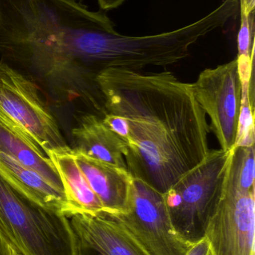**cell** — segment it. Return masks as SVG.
<instances>
[{
    "label": "cell",
    "mask_w": 255,
    "mask_h": 255,
    "mask_svg": "<svg viewBox=\"0 0 255 255\" xmlns=\"http://www.w3.org/2000/svg\"><path fill=\"white\" fill-rule=\"evenodd\" d=\"M106 112L125 121L127 170L165 194L208 157L211 129L192 84L173 73L106 69L96 76Z\"/></svg>",
    "instance_id": "obj_1"
},
{
    "label": "cell",
    "mask_w": 255,
    "mask_h": 255,
    "mask_svg": "<svg viewBox=\"0 0 255 255\" xmlns=\"http://www.w3.org/2000/svg\"><path fill=\"white\" fill-rule=\"evenodd\" d=\"M108 19L82 0H0V61L55 104L80 101L103 116L97 46Z\"/></svg>",
    "instance_id": "obj_2"
},
{
    "label": "cell",
    "mask_w": 255,
    "mask_h": 255,
    "mask_svg": "<svg viewBox=\"0 0 255 255\" xmlns=\"http://www.w3.org/2000/svg\"><path fill=\"white\" fill-rule=\"evenodd\" d=\"M0 230L23 255H77L70 219L30 200L1 175Z\"/></svg>",
    "instance_id": "obj_3"
},
{
    "label": "cell",
    "mask_w": 255,
    "mask_h": 255,
    "mask_svg": "<svg viewBox=\"0 0 255 255\" xmlns=\"http://www.w3.org/2000/svg\"><path fill=\"white\" fill-rule=\"evenodd\" d=\"M232 154V150L211 149L202 163L163 194L174 229L192 245L205 237L221 198Z\"/></svg>",
    "instance_id": "obj_4"
},
{
    "label": "cell",
    "mask_w": 255,
    "mask_h": 255,
    "mask_svg": "<svg viewBox=\"0 0 255 255\" xmlns=\"http://www.w3.org/2000/svg\"><path fill=\"white\" fill-rule=\"evenodd\" d=\"M29 78L0 61V123L40 148L67 146L58 122Z\"/></svg>",
    "instance_id": "obj_5"
},
{
    "label": "cell",
    "mask_w": 255,
    "mask_h": 255,
    "mask_svg": "<svg viewBox=\"0 0 255 255\" xmlns=\"http://www.w3.org/2000/svg\"><path fill=\"white\" fill-rule=\"evenodd\" d=\"M106 214L118 221L148 255H185L191 247L174 229L163 194L139 178L133 177L127 211Z\"/></svg>",
    "instance_id": "obj_6"
},
{
    "label": "cell",
    "mask_w": 255,
    "mask_h": 255,
    "mask_svg": "<svg viewBox=\"0 0 255 255\" xmlns=\"http://www.w3.org/2000/svg\"><path fill=\"white\" fill-rule=\"evenodd\" d=\"M255 189H240L228 168L221 198L205 232L213 255H255Z\"/></svg>",
    "instance_id": "obj_7"
},
{
    "label": "cell",
    "mask_w": 255,
    "mask_h": 255,
    "mask_svg": "<svg viewBox=\"0 0 255 255\" xmlns=\"http://www.w3.org/2000/svg\"><path fill=\"white\" fill-rule=\"evenodd\" d=\"M195 97L211 119L221 149L229 152L235 145L241 112V79L236 59L208 68L192 84Z\"/></svg>",
    "instance_id": "obj_8"
},
{
    "label": "cell",
    "mask_w": 255,
    "mask_h": 255,
    "mask_svg": "<svg viewBox=\"0 0 255 255\" xmlns=\"http://www.w3.org/2000/svg\"><path fill=\"white\" fill-rule=\"evenodd\" d=\"M70 222L78 240L103 255H148L130 233L104 211L96 215L75 214Z\"/></svg>",
    "instance_id": "obj_9"
},
{
    "label": "cell",
    "mask_w": 255,
    "mask_h": 255,
    "mask_svg": "<svg viewBox=\"0 0 255 255\" xmlns=\"http://www.w3.org/2000/svg\"><path fill=\"white\" fill-rule=\"evenodd\" d=\"M78 166L106 213L127 211L131 195L133 177L127 169L90 157L73 149Z\"/></svg>",
    "instance_id": "obj_10"
},
{
    "label": "cell",
    "mask_w": 255,
    "mask_h": 255,
    "mask_svg": "<svg viewBox=\"0 0 255 255\" xmlns=\"http://www.w3.org/2000/svg\"><path fill=\"white\" fill-rule=\"evenodd\" d=\"M73 149L110 163L121 169H127L125 157L127 147L125 141L109 128L103 118L91 112L83 114L72 128Z\"/></svg>",
    "instance_id": "obj_11"
},
{
    "label": "cell",
    "mask_w": 255,
    "mask_h": 255,
    "mask_svg": "<svg viewBox=\"0 0 255 255\" xmlns=\"http://www.w3.org/2000/svg\"><path fill=\"white\" fill-rule=\"evenodd\" d=\"M0 175L25 197L43 208L70 218L64 191L58 190L41 175L0 152Z\"/></svg>",
    "instance_id": "obj_12"
},
{
    "label": "cell",
    "mask_w": 255,
    "mask_h": 255,
    "mask_svg": "<svg viewBox=\"0 0 255 255\" xmlns=\"http://www.w3.org/2000/svg\"><path fill=\"white\" fill-rule=\"evenodd\" d=\"M46 156L52 160L61 178L68 204L70 218L75 214L96 215L103 211L100 199L76 163L71 147L67 145L59 149L51 150Z\"/></svg>",
    "instance_id": "obj_13"
},
{
    "label": "cell",
    "mask_w": 255,
    "mask_h": 255,
    "mask_svg": "<svg viewBox=\"0 0 255 255\" xmlns=\"http://www.w3.org/2000/svg\"><path fill=\"white\" fill-rule=\"evenodd\" d=\"M0 152L41 175L58 190L64 191L61 178L52 160L18 133L0 123Z\"/></svg>",
    "instance_id": "obj_14"
},
{
    "label": "cell",
    "mask_w": 255,
    "mask_h": 255,
    "mask_svg": "<svg viewBox=\"0 0 255 255\" xmlns=\"http://www.w3.org/2000/svg\"><path fill=\"white\" fill-rule=\"evenodd\" d=\"M229 168L230 179L241 190L255 189V146L232 148Z\"/></svg>",
    "instance_id": "obj_15"
},
{
    "label": "cell",
    "mask_w": 255,
    "mask_h": 255,
    "mask_svg": "<svg viewBox=\"0 0 255 255\" xmlns=\"http://www.w3.org/2000/svg\"><path fill=\"white\" fill-rule=\"evenodd\" d=\"M251 82L241 85V112L233 148L255 145L254 99L251 96Z\"/></svg>",
    "instance_id": "obj_16"
},
{
    "label": "cell",
    "mask_w": 255,
    "mask_h": 255,
    "mask_svg": "<svg viewBox=\"0 0 255 255\" xmlns=\"http://www.w3.org/2000/svg\"><path fill=\"white\" fill-rule=\"evenodd\" d=\"M241 28L238 33V55H254L253 44V28H254V13L246 14L241 13Z\"/></svg>",
    "instance_id": "obj_17"
},
{
    "label": "cell",
    "mask_w": 255,
    "mask_h": 255,
    "mask_svg": "<svg viewBox=\"0 0 255 255\" xmlns=\"http://www.w3.org/2000/svg\"><path fill=\"white\" fill-rule=\"evenodd\" d=\"M185 255H213L208 239L204 238L196 244H193Z\"/></svg>",
    "instance_id": "obj_18"
},
{
    "label": "cell",
    "mask_w": 255,
    "mask_h": 255,
    "mask_svg": "<svg viewBox=\"0 0 255 255\" xmlns=\"http://www.w3.org/2000/svg\"><path fill=\"white\" fill-rule=\"evenodd\" d=\"M0 255H23L0 230Z\"/></svg>",
    "instance_id": "obj_19"
},
{
    "label": "cell",
    "mask_w": 255,
    "mask_h": 255,
    "mask_svg": "<svg viewBox=\"0 0 255 255\" xmlns=\"http://www.w3.org/2000/svg\"><path fill=\"white\" fill-rule=\"evenodd\" d=\"M97 1L102 10H107L119 7L126 0H97Z\"/></svg>",
    "instance_id": "obj_20"
},
{
    "label": "cell",
    "mask_w": 255,
    "mask_h": 255,
    "mask_svg": "<svg viewBox=\"0 0 255 255\" xmlns=\"http://www.w3.org/2000/svg\"><path fill=\"white\" fill-rule=\"evenodd\" d=\"M255 0H239V7L241 13L246 14L254 13Z\"/></svg>",
    "instance_id": "obj_21"
},
{
    "label": "cell",
    "mask_w": 255,
    "mask_h": 255,
    "mask_svg": "<svg viewBox=\"0 0 255 255\" xmlns=\"http://www.w3.org/2000/svg\"><path fill=\"white\" fill-rule=\"evenodd\" d=\"M77 255H103L99 253L92 247L80 242L78 240V253Z\"/></svg>",
    "instance_id": "obj_22"
}]
</instances>
